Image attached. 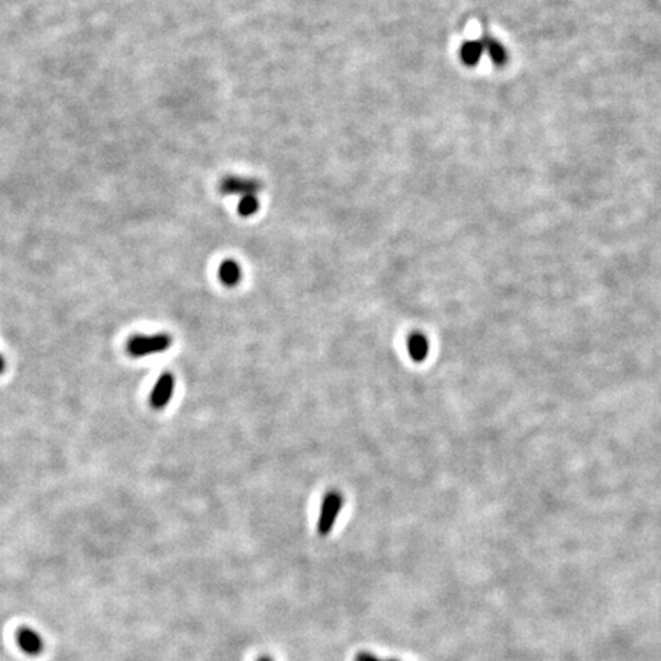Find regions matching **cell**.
<instances>
[{
    "mask_svg": "<svg viewBox=\"0 0 661 661\" xmlns=\"http://www.w3.org/2000/svg\"><path fill=\"white\" fill-rule=\"evenodd\" d=\"M172 346V338L167 334L155 336H135L127 342V352L132 357H147L152 354L167 351Z\"/></svg>",
    "mask_w": 661,
    "mask_h": 661,
    "instance_id": "6da1fadb",
    "label": "cell"
},
{
    "mask_svg": "<svg viewBox=\"0 0 661 661\" xmlns=\"http://www.w3.org/2000/svg\"><path fill=\"white\" fill-rule=\"evenodd\" d=\"M343 507V496L338 492H328L325 495L322 501V508H320L318 521H317V533L320 536H328L336 521L340 514V510Z\"/></svg>",
    "mask_w": 661,
    "mask_h": 661,
    "instance_id": "7a4b0ae2",
    "label": "cell"
},
{
    "mask_svg": "<svg viewBox=\"0 0 661 661\" xmlns=\"http://www.w3.org/2000/svg\"><path fill=\"white\" fill-rule=\"evenodd\" d=\"M175 392V377L173 373L166 372L156 381L152 393H151V404L153 409L166 407L170 398L173 397Z\"/></svg>",
    "mask_w": 661,
    "mask_h": 661,
    "instance_id": "3957f363",
    "label": "cell"
},
{
    "mask_svg": "<svg viewBox=\"0 0 661 661\" xmlns=\"http://www.w3.org/2000/svg\"><path fill=\"white\" fill-rule=\"evenodd\" d=\"M261 190V184L253 180H242L228 176L221 182V192L224 195H239L241 197L256 195Z\"/></svg>",
    "mask_w": 661,
    "mask_h": 661,
    "instance_id": "277c9868",
    "label": "cell"
},
{
    "mask_svg": "<svg viewBox=\"0 0 661 661\" xmlns=\"http://www.w3.org/2000/svg\"><path fill=\"white\" fill-rule=\"evenodd\" d=\"M429 349H431V345H429V340L424 334L412 332L411 336L407 337V352L411 358L417 361V363H421V361L427 358Z\"/></svg>",
    "mask_w": 661,
    "mask_h": 661,
    "instance_id": "5b68a950",
    "label": "cell"
},
{
    "mask_svg": "<svg viewBox=\"0 0 661 661\" xmlns=\"http://www.w3.org/2000/svg\"><path fill=\"white\" fill-rule=\"evenodd\" d=\"M20 649L28 655H39L43 649V642L37 632L31 629H20L17 636Z\"/></svg>",
    "mask_w": 661,
    "mask_h": 661,
    "instance_id": "8992f818",
    "label": "cell"
},
{
    "mask_svg": "<svg viewBox=\"0 0 661 661\" xmlns=\"http://www.w3.org/2000/svg\"><path fill=\"white\" fill-rule=\"evenodd\" d=\"M484 54H486V50H484L482 40H470V42H466L461 46L459 51L462 63L467 66L479 65Z\"/></svg>",
    "mask_w": 661,
    "mask_h": 661,
    "instance_id": "52a82bcc",
    "label": "cell"
},
{
    "mask_svg": "<svg viewBox=\"0 0 661 661\" xmlns=\"http://www.w3.org/2000/svg\"><path fill=\"white\" fill-rule=\"evenodd\" d=\"M219 281L226 286H236L241 282L242 271L241 267L235 261H224L217 270Z\"/></svg>",
    "mask_w": 661,
    "mask_h": 661,
    "instance_id": "ba28073f",
    "label": "cell"
},
{
    "mask_svg": "<svg viewBox=\"0 0 661 661\" xmlns=\"http://www.w3.org/2000/svg\"><path fill=\"white\" fill-rule=\"evenodd\" d=\"M482 43H484V50H486V52L488 54V57L492 58L495 65L502 66V65L507 63L508 54L506 51V47H503L499 42H497V40H495L492 37H486L482 40Z\"/></svg>",
    "mask_w": 661,
    "mask_h": 661,
    "instance_id": "9c48e42d",
    "label": "cell"
},
{
    "mask_svg": "<svg viewBox=\"0 0 661 661\" xmlns=\"http://www.w3.org/2000/svg\"><path fill=\"white\" fill-rule=\"evenodd\" d=\"M257 210H259V201L256 195L241 197L239 206H237V211H239L241 216H251L254 215Z\"/></svg>",
    "mask_w": 661,
    "mask_h": 661,
    "instance_id": "30bf717a",
    "label": "cell"
},
{
    "mask_svg": "<svg viewBox=\"0 0 661 661\" xmlns=\"http://www.w3.org/2000/svg\"><path fill=\"white\" fill-rule=\"evenodd\" d=\"M356 661H381L380 658H377L376 655H372V653L369 652H360Z\"/></svg>",
    "mask_w": 661,
    "mask_h": 661,
    "instance_id": "8fae6325",
    "label": "cell"
},
{
    "mask_svg": "<svg viewBox=\"0 0 661 661\" xmlns=\"http://www.w3.org/2000/svg\"><path fill=\"white\" fill-rule=\"evenodd\" d=\"M5 367H6V361H5L2 354H0V373L5 372Z\"/></svg>",
    "mask_w": 661,
    "mask_h": 661,
    "instance_id": "7c38bea8",
    "label": "cell"
},
{
    "mask_svg": "<svg viewBox=\"0 0 661 661\" xmlns=\"http://www.w3.org/2000/svg\"><path fill=\"white\" fill-rule=\"evenodd\" d=\"M257 661H271V660H270V658H267V657H262V658H259Z\"/></svg>",
    "mask_w": 661,
    "mask_h": 661,
    "instance_id": "4fadbf2b",
    "label": "cell"
},
{
    "mask_svg": "<svg viewBox=\"0 0 661 661\" xmlns=\"http://www.w3.org/2000/svg\"><path fill=\"white\" fill-rule=\"evenodd\" d=\"M389 661H395V660H389Z\"/></svg>",
    "mask_w": 661,
    "mask_h": 661,
    "instance_id": "5bb4252c",
    "label": "cell"
}]
</instances>
